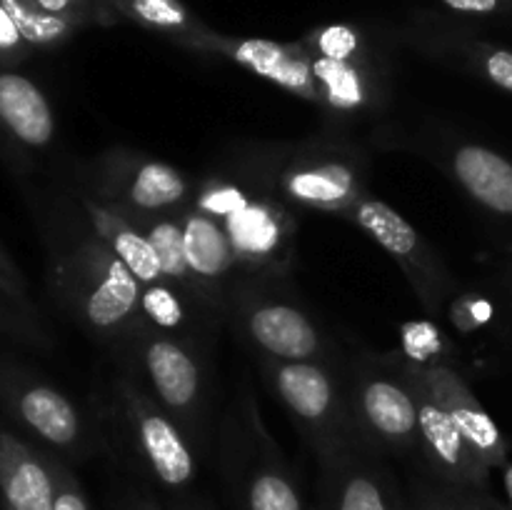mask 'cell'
<instances>
[{
    "label": "cell",
    "instance_id": "cell-36",
    "mask_svg": "<svg viewBox=\"0 0 512 510\" xmlns=\"http://www.w3.org/2000/svg\"><path fill=\"white\" fill-rule=\"evenodd\" d=\"M450 8L465 10V13H490L498 8L500 0H445Z\"/></svg>",
    "mask_w": 512,
    "mask_h": 510
},
{
    "label": "cell",
    "instance_id": "cell-13",
    "mask_svg": "<svg viewBox=\"0 0 512 510\" xmlns=\"http://www.w3.org/2000/svg\"><path fill=\"white\" fill-rule=\"evenodd\" d=\"M353 210L360 228L368 230L380 248L398 258L410 273L428 275V270L433 268V258H430L420 235L413 230V225L398 210H393L383 200L373 198H360L353 205Z\"/></svg>",
    "mask_w": 512,
    "mask_h": 510
},
{
    "label": "cell",
    "instance_id": "cell-2",
    "mask_svg": "<svg viewBox=\"0 0 512 510\" xmlns=\"http://www.w3.org/2000/svg\"><path fill=\"white\" fill-rule=\"evenodd\" d=\"M408 385L418 403V443L428 455L435 473L455 490H488L490 468L465 443L463 433L433 390L425 385L420 370H408Z\"/></svg>",
    "mask_w": 512,
    "mask_h": 510
},
{
    "label": "cell",
    "instance_id": "cell-28",
    "mask_svg": "<svg viewBox=\"0 0 512 510\" xmlns=\"http://www.w3.org/2000/svg\"><path fill=\"white\" fill-rule=\"evenodd\" d=\"M53 475H55L53 510H90L78 480L73 478V473H70L65 465L55 463L53 460Z\"/></svg>",
    "mask_w": 512,
    "mask_h": 510
},
{
    "label": "cell",
    "instance_id": "cell-26",
    "mask_svg": "<svg viewBox=\"0 0 512 510\" xmlns=\"http://www.w3.org/2000/svg\"><path fill=\"white\" fill-rule=\"evenodd\" d=\"M0 335H10L30 345H45V333L40 330L38 318L23 313L3 290H0Z\"/></svg>",
    "mask_w": 512,
    "mask_h": 510
},
{
    "label": "cell",
    "instance_id": "cell-41",
    "mask_svg": "<svg viewBox=\"0 0 512 510\" xmlns=\"http://www.w3.org/2000/svg\"><path fill=\"white\" fill-rule=\"evenodd\" d=\"M3 510H15V508H10V505H5V503H3Z\"/></svg>",
    "mask_w": 512,
    "mask_h": 510
},
{
    "label": "cell",
    "instance_id": "cell-29",
    "mask_svg": "<svg viewBox=\"0 0 512 510\" xmlns=\"http://www.w3.org/2000/svg\"><path fill=\"white\" fill-rule=\"evenodd\" d=\"M133 10L160 28H180L185 23V10L175 0H133Z\"/></svg>",
    "mask_w": 512,
    "mask_h": 510
},
{
    "label": "cell",
    "instance_id": "cell-21",
    "mask_svg": "<svg viewBox=\"0 0 512 510\" xmlns=\"http://www.w3.org/2000/svg\"><path fill=\"white\" fill-rule=\"evenodd\" d=\"M185 180L178 170L165 163H145L130 180V203L143 210H160L183 200Z\"/></svg>",
    "mask_w": 512,
    "mask_h": 510
},
{
    "label": "cell",
    "instance_id": "cell-31",
    "mask_svg": "<svg viewBox=\"0 0 512 510\" xmlns=\"http://www.w3.org/2000/svg\"><path fill=\"white\" fill-rule=\"evenodd\" d=\"M25 40L20 35L18 25L13 23L10 13L5 10V5L0 3V65H10L15 60L23 58L25 50Z\"/></svg>",
    "mask_w": 512,
    "mask_h": 510
},
{
    "label": "cell",
    "instance_id": "cell-16",
    "mask_svg": "<svg viewBox=\"0 0 512 510\" xmlns=\"http://www.w3.org/2000/svg\"><path fill=\"white\" fill-rule=\"evenodd\" d=\"M185 258L190 273L205 280H215L228 273L235 260V248L228 230L220 228L218 220L205 213H193L183 223Z\"/></svg>",
    "mask_w": 512,
    "mask_h": 510
},
{
    "label": "cell",
    "instance_id": "cell-39",
    "mask_svg": "<svg viewBox=\"0 0 512 510\" xmlns=\"http://www.w3.org/2000/svg\"><path fill=\"white\" fill-rule=\"evenodd\" d=\"M133 510H160L153 500H135Z\"/></svg>",
    "mask_w": 512,
    "mask_h": 510
},
{
    "label": "cell",
    "instance_id": "cell-4",
    "mask_svg": "<svg viewBox=\"0 0 512 510\" xmlns=\"http://www.w3.org/2000/svg\"><path fill=\"white\" fill-rule=\"evenodd\" d=\"M125 403H128V418L133 423L135 443H138L140 455L148 463L150 473L165 488L188 485L195 475V458L178 425L133 390L125 393Z\"/></svg>",
    "mask_w": 512,
    "mask_h": 510
},
{
    "label": "cell",
    "instance_id": "cell-12",
    "mask_svg": "<svg viewBox=\"0 0 512 510\" xmlns=\"http://www.w3.org/2000/svg\"><path fill=\"white\" fill-rule=\"evenodd\" d=\"M453 173L458 183L500 215H512V163L483 145H463L453 153Z\"/></svg>",
    "mask_w": 512,
    "mask_h": 510
},
{
    "label": "cell",
    "instance_id": "cell-25",
    "mask_svg": "<svg viewBox=\"0 0 512 510\" xmlns=\"http://www.w3.org/2000/svg\"><path fill=\"white\" fill-rule=\"evenodd\" d=\"M140 308L158 328H178L185 318L178 295L173 293L170 285L163 283L145 285L140 293Z\"/></svg>",
    "mask_w": 512,
    "mask_h": 510
},
{
    "label": "cell",
    "instance_id": "cell-15",
    "mask_svg": "<svg viewBox=\"0 0 512 510\" xmlns=\"http://www.w3.org/2000/svg\"><path fill=\"white\" fill-rule=\"evenodd\" d=\"M330 475V510H403L398 495L390 493L378 473L353 463L328 458Z\"/></svg>",
    "mask_w": 512,
    "mask_h": 510
},
{
    "label": "cell",
    "instance_id": "cell-24",
    "mask_svg": "<svg viewBox=\"0 0 512 510\" xmlns=\"http://www.w3.org/2000/svg\"><path fill=\"white\" fill-rule=\"evenodd\" d=\"M148 238L160 260L163 278L170 280V283H183V280H188L190 265L188 258H185L183 225L173 223V220H158L155 225H150Z\"/></svg>",
    "mask_w": 512,
    "mask_h": 510
},
{
    "label": "cell",
    "instance_id": "cell-6",
    "mask_svg": "<svg viewBox=\"0 0 512 510\" xmlns=\"http://www.w3.org/2000/svg\"><path fill=\"white\" fill-rule=\"evenodd\" d=\"M358 408L365 428L390 448L418 440V403L410 385L388 375H368L360 380Z\"/></svg>",
    "mask_w": 512,
    "mask_h": 510
},
{
    "label": "cell",
    "instance_id": "cell-42",
    "mask_svg": "<svg viewBox=\"0 0 512 510\" xmlns=\"http://www.w3.org/2000/svg\"><path fill=\"white\" fill-rule=\"evenodd\" d=\"M193 510H203V508H193Z\"/></svg>",
    "mask_w": 512,
    "mask_h": 510
},
{
    "label": "cell",
    "instance_id": "cell-38",
    "mask_svg": "<svg viewBox=\"0 0 512 510\" xmlns=\"http://www.w3.org/2000/svg\"><path fill=\"white\" fill-rule=\"evenodd\" d=\"M503 488H505V495H508L510 508H512V463L503 465Z\"/></svg>",
    "mask_w": 512,
    "mask_h": 510
},
{
    "label": "cell",
    "instance_id": "cell-9",
    "mask_svg": "<svg viewBox=\"0 0 512 510\" xmlns=\"http://www.w3.org/2000/svg\"><path fill=\"white\" fill-rule=\"evenodd\" d=\"M248 333L275 360H313L323 348L313 320L288 303L255 305L248 313Z\"/></svg>",
    "mask_w": 512,
    "mask_h": 510
},
{
    "label": "cell",
    "instance_id": "cell-7",
    "mask_svg": "<svg viewBox=\"0 0 512 510\" xmlns=\"http://www.w3.org/2000/svg\"><path fill=\"white\" fill-rule=\"evenodd\" d=\"M275 390L290 413L303 420L310 430H325L335 423L338 390L323 365L313 360H278L270 368Z\"/></svg>",
    "mask_w": 512,
    "mask_h": 510
},
{
    "label": "cell",
    "instance_id": "cell-23",
    "mask_svg": "<svg viewBox=\"0 0 512 510\" xmlns=\"http://www.w3.org/2000/svg\"><path fill=\"white\" fill-rule=\"evenodd\" d=\"M0 3L5 5L28 45H53L68 35L70 25L63 15L45 13L35 3L28 5L25 0H0Z\"/></svg>",
    "mask_w": 512,
    "mask_h": 510
},
{
    "label": "cell",
    "instance_id": "cell-17",
    "mask_svg": "<svg viewBox=\"0 0 512 510\" xmlns=\"http://www.w3.org/2000/svg\"><path fill=\"white\" fill-rule=\"evenodd\" d=\"M355 175L343 163H323L313 168L295 170L285 178V190L295 200L318 208H343V205L358 203L355 200Z\"/></svg>",
    "mask_w": 512,
    "mask_h": 510
},
{
    "label": "cell",
    "instance_id": "cell-19",
    "mask_svg": "<svg viewBox=\"0 0 512 510\" xmlns=\"http://www.w3.org/2000/svg\"><path fill=\"white\" fill-rule=\"evenodd\" d=\"M228 235L238 255L258 258L270 255L280 243V228L275 215L263 205H243L228 215Z\"/></svg>",
    "mask_w": 512,
    "mask_h": 510
},
{
    "label": "cell",
    "instance_id": "cell-34",
    "mask_svg": "<svg viewBox=\"0 0 512 510\" xmlns=\"http://www.w3.org/2000/svg\"><path fill=\"white\" fill-rule=\"evenodd\" d=\"M453 490L455 503H458L460 510H508L500 503H495L485 490Z\"/></svg>",
    "mask_w": 512,
    "mask_h": 510
},
{
    "label": "cell",
    "instance_id": "cell-22",
    "mask_svg": "<svg viewBox=\"0 0 512 510\" xmlns=\"http://www.w3.org/2000/svg\"><path fill=\"white\" fill-rule=\"evenodd\" d=\"M248 510H305L300 493L278 468H258L245 490Z\"/></svg>",
    "mask_w": 512,
    "mask_h": 510
},
{
    "label": "cell",
    "instance_id": "cell-33",
    "mask_svg": "<svg viewBox=\"0 0 512 510\" xmlns=\"http://www.w3.org/2000/svg\"><path fill=\"white\" fill-rule=\"evenodd\" d=\"M485 75L493 80L498 88L512 93V53L510 50H493L485 58Z\"/></svg>",
    "mask_w": 512,
    "mask_h": 510
},
{
    "label": "cell",
    "instance_id": "cell-14",
    "mask_svg": "<svg viewBox=\"0 0 512 510\" xmlns=\"http://www.w3.org/2000/svg\"><path fill=\"white\" fill-rule=\"evenodd\" d=\"M233 58L253 73H258L260 78L278 83L280 88L293 90L303 98L323 100L320 85L315 83L313 65L305 55L295 53L293 48H285L273 40H243L233 48Z\"/></svg>",
    "mask_w": 512,
    "mask_h": 510
},
{
    "label": "cell",
    "instance_id": "cell-1",
    "mask_svg": "<svg viewBox=\"0 0 512 510\" xmlns=\"http://www.w3.org/2000/svg\"><path fill=\"white\" fill-rule=\"evenodd\" d=\"M0 403L18 423L53 448L73 450L83 440L78 408L53 385L33 378L28 370L8 360H0Z\"/></svg>",
    "mask_w": 512,
    "mask_h": 510
},
{
    "label": "cell",
    "instance_id": "cell-35",
    "mask_svg": "<svg viewBox=\"0 0 512 510\" xmlns=\"http://www.w3.org/2000/svg\"><path fill=\"white\" fill-rule=\"evenodd\" d=\"M420 510H460L453 490H425L420 495Z\"/></svg>",
    "mask_w": 512,
    "mask_h": 510
},
{
    "label": "cell",
    "instance_id": "cell-20",
    "mask_svg": "<svg viewBox=\"0 0 512 510\" xmlns=\"http://www.w3.org/2000/svg\"><path fill=\"white\" fill-rule=\"evenodd\" d=\"M310 65H313L315 83L320 85L323 100H328L333 108L358 110L365 103V98H368L365 83L360 78V70L350 60H333L318 55V58L310 60Z\"/></svg>",
    "mask_w": 512,
    "mask_h": 510
},
{
    "label": "cell",
    "instance_id": "cell-18",
    "mask_svg": "<svg viewBox=\"0 0 512 510\" xmlns=\"http://www.w3.org/2000/svg\"><path fill=\"white\" fill-rule=\"evenodd\" d=\"M95 225H98V235L105 240V245L118 255L120 263L138 278L140 285L158 283L163 278L160 260L148 233H140V230L125 225L123 220H115L105 213H95Z\"/></svg>",
    "mask_w": 512,
    "mask_h": 510
},
{
    "label": "cell",
    "instance_id": "cell-32",
    "mask_svg": "<svg viewBox=\"0 0 512 510\" xmlns=\"http://www.w3.org/2000/svg\"><path fill=\"white\" fill-rule=\"evenodd\" d=\"M243 205H248V198L235 188H218L203 198V210L225 215V218H228L230 213H235V210L243 208Z\"/></svg>",
    "mask_w": 512,
    "mask_h": 510
},
{
    "label": "cell",
    "instance_id": "cell-30",
    "mask_svg": "<svg viewBox=\"0 0 512 510\" xmlns=\"http://www.w3.org/2000/svg\"><path fill=\"white\" fill-rule=\"evenodd\" d=\"M318 50L323 58L350 60L358 50V35L345 25H330L318 35Z\"/></svg>",
    "mask_w": 512,
    "mask_h": 510
},
{
    "label": "cell",
    "instance_id": "cell-37",
    "mask_svg": "<svg viewBox=\"0 0 512 510\" xmlns=\"http://www.w3.org/2000/svg\"><path fill=\"white\" fill-rule=\"evenodd\" d=\"M33 3L38 5L40 10H45V13L60 15L63 10L70 8V3H73V0H33Z\"/></svg>",
    "mask_w": 512,
    "mask_h": 510
},
{
    "label": "cell",
    "instance_id": "cell-8",
    "mask_svg": "<svg viewBox=\"0 0 512 510\" xmlns=\"http://www.w3.org/2000/svg\"><path fill=\"white\" fill-rule=\"evenodd\" d=\"M0 495L15 510H53L55 500L53 460L8 430H0Z\"/></svg>",
    "mask_w": 512,
    "mask_h": 510
},
{
    "label": "cell",
    "instance_id": "cell-3",
    "mask_svg": "<svg viewBox=\"0 0 512 510\" xmlns=\"http://www.w3.org/2000/svg\"><path fill=\"white\" fill-rule=\"evenodd\" d=\"M85 290L80 295L83 318L100 333L118 330L133 318L140 305V283L108 245H90L80 253Z\"/></svg>",
    "mask_w": 512,
    "mask_h": 510
},
{
    "label": "cell",
    "instance_id": "cell-11",
    "mask_svg": "<svg viewBox=\"0 0 512 510\" xmlns=\"http://www.w3.org/2000/svg\"><path fill=\"white\" fill-rule=\"evenodd\" d=\"M145 370L153 390L173 413H188L200 398L203 375L193 355L168 338L150 340L145 348Z\"/></svg>",
    "mask_w": 512,
    "mask_h": 510
},
{
    "label": "cell",
    "instance_id": "cell-27",
    "mask_svg": "<svg viewBox=\"0 0 512 510\" xmlns=\"http://www.w3.org/2000/svg\"><path fill=\"white\" fill-rule=\"evenodd\" d=\"M0 290L8 295L23 313H28L30 318H38L33 300H30L28 295V285H25L23 273H20L18 265L13 263V258L5 253L3 245H0Z\"/></svg>",
    "mask_w": 512,
    "mask_h": 510
},
{
    "label": "cell",
    "instance_id": "cell-10",
    "mask_svg": "<svg viewBox=\"0 0 512 510\" xmlns=\"http://www.w3.org/2000/svg\"><path fill=\"white\" fill-rule=\"evenodd\" d=\"M0 125L25 148H45L55 135L53 110L43 90L13 70H0Z\"/></svg>",
    "mask_w": 512,
    "mask_h": 510
},
{
    "label": "cell",
    "instance_id": "cell-5",
    "mask_svg": "<svg viewBox=\"0 0 512 510\" xmlns=\"http://www.w3.org/2000/svg\"><path fill=\"white\" fill-rule=\"evenodd\" d=\"M420 375H423L425 385L433 390L435 398L440 400V405L448 410V415L458 425L473 453L490 470L503 468L508 463V443H505L495 420L488 415V410L480 405L478 395L463 383V378L450 368H443V365L420 370Z\"/></svg>",
    "mask_w": 512,
    "mask_h": 510
},
{
    "label": "cell",
    "instance_id": "cell-40",
    "mask_svg": "<svg viewBox=\"0 0 512 510\" xmlns=\"http://www.w3.org/2000/svg\"><path fill=\"white\" fill-rule=\"evenodd\" d=\"M3 140H8V133H5L3 125H0V150H3Z\"/></svg>",
    "mask_w": 512,
    "mask_h": 510
}]
</instances>
